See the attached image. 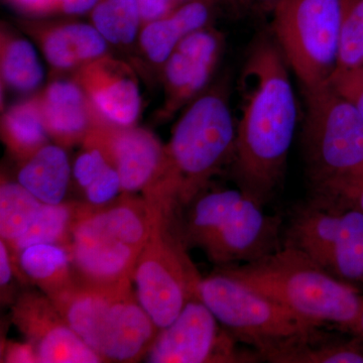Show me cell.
<instances>
[{
  "label": "cell",
  "mask_w": 363,
  "mask_h": 363,
  "mask_svg": "<svg viewBox=\"0 0 363 363\" xmlns=\"http://www.w3.org/2000/svg\"><path fill=\"white\" fill-rule=\"evenodd\" d=\"M76 281L102 289L133 286L142 250L111 238H73L70 248Z\"/></svg>",
  "instance_id": "ac0fdd59"
},
{
  "label": "cell",
  "mask_w": 363,
  "mask_h": 363,
  "mask_svg": "<svg viewBox=\"0 0 363 363\" xmlns=\"http://www.w3.org/2000/svg\"><path fill=\"white\" fill-rule=\"evenodd\" d=\"M286 245L339 279L363 278V212L316 201L301 210Z\"/></svg>",
  "instance_id": "30bf717a"
},
{
  "label": "cell",
  "mask_w": 363,
  "mask_h": 363,
  "mask_svg": "<svg viewBox=\"0 0 363 363\" xmlns=\"http://www.w3.org/2000/svg\"><path fill=\"white\" fill-rule=\"evenodd\" d=\"M18 25L56 71L75 72L108 54V43L92 23L26 20Z\"/></svg>",
  "instance_id": "e0dca14e"
},
{
  "label": "cell",
  "mask_w": 363,
  "mask_h": 363,
  "mask_svg": "<svg viewBox=\"0 0 363 363\" xmlns=\"http://www.w3.org/2000/svg\"><path fill=\"white\" fill-rule=\"evenodd\" d=\"M235 140L225 90L202 93L177 121L156 178L143 197L168 211L191 204L233 157Z\"/></svg>",
  "instance_id": "7a4b0ae2"
},
{
  "label": "cell",
  "mask_w": 363,
  "mask_h": 363,
  "mask_svg": "<svg viewBox=\"0 0 363 363\" xmlns=\"http://www.w3.org/2000/svg\"><path fill=\"white\" fill-rule=\"evenodd\" d=\"M2 362L32 363L39 362L35 350L30 343H9L4 350Z\"/></svg>",
  "instance_id": "e575fe53"
},
{
  "label": "cell",
  "mask_w": 363,
  "mask_h": 363,
  "mask_svg": "<svg viewBox=\"0 0 363 363\" xmlns=\"http://www.w3.org/2000/svg\"><path fill=\"white\" fill-rule=\"evenodd\" d=\"M223 35L208 26L184 38L160 72L164 100L157 118L169 121L202 94L223 52Z\"/></svg>",
  "instance_id": "7c38bea8"
},
{
  "label": "cell",
  "mask_w": 363,
  "mask_h": 363,
  "mask_svg": "<svg viewBox=\"0 0 363 363\" xmlns=\"http://www.w3.org/2000/svg\"><path fill=\"white\" fill-rule=\"evenodd\" d=\"M74 73L72 79L102 119L119 126L136 125L143 100L133 66L107 54Z\"/></svg>",
  "instance_id": "9a60e30c"
},
{
  "label": "cell",
  "mask_w": 363,
  "mask_h": 363,
  "mask_svg": "<svg viewBox=\"0 0 363 363\" xmlns=\"http://www.w3.org/2000/svg\"><path fill=\"white\" fill-rule=\"evenodd\" d=\"M75 203L43 204L28 230L13 245H7L13 262L21 250L35 245H57L68 252L72 243Z\"/></svg>",
  "instance_id": "d4e9b609"
},
{
  "label": "cell",
  "mask_w": 363,
  "mask_h": 363,
  "mask_svg": "<svg viewBox=\"0 0 363 363\" xmlns=\"http://www.w3.org/2000/svg\"><path fill=\"white\" fill-rule=\"evenodd\" d=\"M13 322L35 350L39 362L97 363L102 358L83 341L44 293L21 294Z\"/></svg>",
  "instance_id": "4fadbf2b"
},
{
  "label": "cell",
  "mask_w": 363,
  "mask_h": 363,
  "mask_svg": "<svg viewBox=\"0 0 363 363\" xmlns=\"http://www.w3.org/2000/svg\"><path fill=\"white\" fill-rule=\"evenodd\" d=\"M164 215L136 262L133 281L145 311L160 330L175 321L185 305L198 298L201 277Z\"/></svg>",
  "instance_id": "9c48e42d"
},
{
  "label": "cell",
  "mask_w": 363,
  "mask_h": 363,
  "mask_svg": "<svg viewBox=\"0 0 363 363\" xmlns=\"http://www.w3.org/2000/svg\"><path fill=\"white\" fill-rule=\"evenodd\" d=\"M131 286L102 289L76 281L51 300L104 362H135L149 353L159 328Z\"/></svg>",
  "instance_id": "5b68a950"
},
{
  "label": "cell",
  "mask_w": 363,
  "mask_h": 363,
  "mask_svg": "<svg viewBox=\"0 0 363 363\" xmlns=\"http://www.w3.org/2000/svg\"><path fill=\"white\" fill-rule=\"evenodd\" d=\"M289 67L276 40L253 43L240 80L233 168L240 189L262 206L285 174L298 121Z\"/></svg>",
  "instance_id": "6da1fadb"
},
{
  "label": "cell",
  "mask_w": 363,
  "mask_h": 363,
  "mask_svg": "<svg viewBox=\"0 0 363 363\" xmlns=\"http://www.w3.org/2000/svg\"><path fill=\"white\" fill-rule=\"evenodd\" d=\"M184 238L220 267L252 262L277 250L278 217L240 190L201 193L191 202Z\"/></svg>",
  "instance_id": "8992f818"
},
{
  "label": "cell",
  "mask_w": 363,
  "mask_h": 363,
  "mask_svg": "<svg viewBox=\"0 0 363 363\" xmlns=\"http://www.w3.org/2000/svg\"><path fill=\"white\" fill-rule=\"evenodd\" d=\"M329 85L352 102L363 117V72L360 68L332 78Z\"/></svg>",
  "instance_id": "1f68e13d"
},
{
  "label": "cell",
  "mask_w": 363,
  "mask_h": 363,
  "mask_svg": "<svg viewBox=\"0 0 363 363\" xmlns=\"http://www.w3.org/2000/svg\"><path fill=\"white\" fill-rule=\"evenodd\" d=\"M13 262L6 241H0V285L1 292L9 288L13 276Z\"/></svg>",
  "instance_id": "74e56055"
},
{
  "label": "cell",
  "mask_w": 363,
  "mask_h": 363,
  "mask_svg": "<svg viewBox=\"0 0 363 363\" xmlns=\"http://www.w3.org/2000/svg\"><path fill=\"white\" fill-rule=\"evenodd\" d=\"M84 191L90 205L99 207L109 204L123 192L118 172L108 164Z\"/></svg>",
  "instance_id": "f546056e"
},
{
  "label": "cell",
  "mask_w": 363,
  "mask_h": 363,
  "mask_svg": "<svg viewBox=\"0 0 363 363\" xmlns=\"http://www.w3.org/2000/svg\"><path fill=\"white\" fill-rule=\"evenodd\" d=\"M201 14L192 4H183L159 20L145 23L136 44L142 59L161 72L162 66L182 40L201 30Z\"/></svg>",
  "instance_id": "ffe728a7"
},
{
  "label": "cell",
  "mask_w": 363,
  "mask_h": 363,
  "mask_svg": "<svg viewBox=\"0 0 363 363\" xmlns=\"http://www.w3.org/2000/svg\"><path fill=\"white\" fill-rule=\"evenodd\" d=\"M362 63L363 0H341L337 67L332 78L357 70Z\"/></svg>",
  "instance_id": "83f0119b"
},
{
  "label": "cell",
  "mask_w": 363,
  "mask_h": 363,
  "mask_svg": "<svg viewBox=\"0 0 363 363\" xmlns=\"http://www.w3.org/2000/svg\"><path fill=\"white\" fill-rule=\"evenodd\" d=\"M312 338L296 341L272 351L264 359L279 363H363V354L347 345L311 343Z\"/></svg>",
  "instance_id": "f1b7e54d"
},
{
  "label": "cell",
  "mask_w": 363,
  "mask_h": 363,
  "mask_svg": "<svg viewBox=\"0 0 363 363\" xmlns=\"http://www.w3.org/2000/svg\"><path fill=\"white\" fill-rule=\"evenodd\" d=\"M219 271L320 325H358L363 304L340 279L290 245L243 264Z\"/></svg>",
  "instance_id": "3957f363"
},
{
  "label": "cell",
  "mask_w": 363,
  "mask_h": 363,
  "mask_svg": "<svg viewBox=\"0 0 363 363\" xmlns=\"http://www.w3.org/2000/svg\"><path fill=\"white\" fill-rule=\"evenodd\" d=\"M272 32L304 90L329 85L337 67L341 0H279Z\"/></svg>",
  "instance_id": "ba28073f"
},
{
  "label": "cell",
  "mask_w": 363,
  "mask_h": 363,
  "mask_svg": "<svg viewBox=\"0 0 363 363\" xmlns=\"http://www.w3.org/2000/svg\"><path fill=\"white\" fill-rule=\"evenodd\" d=\"M21 13L30 16H47L55 11V0H6Z\"/></svg>",
  "instance_id": "d590c367"
},
{
  "label": "cell",
  "mask_w": 363,
  "mask_h": 363,
  "mask_svg": "<svg viewBox=\"0 0 363 363\" xmlns=\"http://www.w3.org/2000/svg\"><path fill=\"white\" fill-rule=\"evenodd\" d=\"M198 298L234 337L255 346L264 358L289 344L314 337L321 326L219 269L200 281Z\"/></svg>",
  "instance_id": "52a82bcc"
},
{
  "label": "cell",
  "mask_w": 363,
  "mask_h": 363,
  "mask_svg": "<svg viewBox=\"0 0 363 363\" xmlns=\"http://www.w3.org/2000/svg\"><path fill=\"white\" fill-rule=\"evenodd\" d=\"M38 96L48 135L64 149L82 145L101 119L74 79L55 81Z\"/></svg>",
  "instance_id": "d6986e66"
},
{
  "label": "cell",
  "mask_w": 363,
  "mask_h": 363,
  "mask_svg": "<svg viewBox=\"0 0 363 363\" xmlns=\"http://www.w3.org/2000/svg\"><path fill=\"white\" fill-rule=\"evenodd\" d=\"M90 18L106 42L118 47L135 44L143 26L138 0H98Z\"/></svg>",
  "instance_id": "484cf974"
},
{
  "label": "cell",
  "mask_w": 363,
  "mask_h": 363,
  "mask_svg": "<svg viewBox=\"0 0 363 363\" xmlns=\"http://www.w3.org/2000/svg\"><path fill=\"white\" fill-rule=\"evenodd\" d=\"M71 178V167L64 147L50 145L21 164L18 182L44 204L63 203Z\"/></svg>",
  "instance_id": "44dd1931"
},
{
  "label": "cell",
  "mask_w": 363,
  "mask_h": 363,
  "mask_svg": "<svg viewBox=\"0 0 363 363\" xmlns=\"http://www.w3.org/2000/svg\"><path fill=\"white\" fill-rule=\"evenodd\" d=\"M108 164L99 150L83 145V150L74 164V178L78 185L85 190Z\"/></svg>",
  "instance_id": "4dcf8cb0"
},
{
  "label": "cell",
  "mask_w": 363,
  "mask_h": 363,
  "mask_svg": "<svg viewBox=\"0 0 363 363\" xmlns=\"http://www.w3.org/2000/svg\"><path fill=\"white\" fill-rule=\"evenodd\" d=\"M358 325H359L360 328H362V330L363 332V310L362 313V316H360L359 322H358Z\"/></svg>",
  "instance_id": "60d3db41"
},
{
  "label": "cell",
  "mask_w": 363,
  "mask_h": 363,
  "mask_svg": "<svg viewBox=\"0 0 363 363\" xmlns=\"http://www.w3.org/2000/svg\"><path fill=\"white\" fill-rule=\"evenodd\" d=\"M0 128L2 142L21 164L49 143L38 95L9 107L2 114Z\"/></svg>",
  "instance_id": "603a6c76"
},
{
  "label": "cell",
  "mask_w": 363,
  "mask_h": 363,
  "mask_svg": "<svg viewBox=\"0 0 363 363\" xmlns=\"http://www.w3.org/2000/svg\"><path fill=\"white\" fill-rule=\"evenodd\" d=\"M188 1L191 0H171V11Z\"/></svg>",
  "instance_id": "ab89813d"
},
{
  "label": "cell",
  "mask_w": 363,
  "mask_h": 363,
  "mask_svg": "<svg viewBox=\"0 0 363 363\" xmlns=\"http://www.w3.org/2000/svg\"><path fill=\"white\" fill-rule=\"evenodd\" d=\"M18 266L23 279L33 281L50 298L75 285L70 255L57 245H35L21 250Z\"/></svg>",
  "instance_id": "7402d4cb"
},
{
  "label": "cell",
  "mask_w": 363,
  "mask_h": 363,
  "mask_svg": "<svg viewBox=\"0 0 363 363\" xmlns=\"http://www.w3.org/2000/svg\"><path fill=\"white\" fill-rule=\"evenodd\" d=\"M44 203L18 182L2 180L0 188V234L7 245H13L28 230Z\"/></svg>",
  "instance_id": "4316f807"
},
{
  "label": "cell",
  "mask_w": 363,
  "mask_h": 363,
  "mask_svg": "<svg viewBox=\"0 0 363 363\" xmlns=\"http://www.w3.org/2000/svg\"><path fill=\"white\" fill-rule=\"evenodd\" d=\"M304 94L307 175L317 201L338 204L363 177V117L330 85Z\"/></svg>",
  "instance_id": "277c9868"
},
{
  "label": "cell",
  "mask_w": 363,
  "mask_h": 363,
  "mask_svg": "<svg viewBox=\"0 0 363 363\" xmlns=\"http://www.w3.org/2000/svg\"><path fill=\"white\" fill-rule=\"evenodd\" d=\"M344 201H352L357 205L355 209L363 212V177L353 186L350 192L345 195L340 204H342Z\"/></svg>",
  "instance_id": "f35d334b"
},
{
  "label": "cell",
  "mask_w": 363,
  "mask_h": 363,
  "mask_svg": "<svg viewBox=\"0 0 363 363\" xmlns=\"http://www.w3.org/2000/svg\"><path fill=\"white\" fill-rule=\"evenodd\" d=\"M0 72L2 85L18 92L35 90L44 80L35 47L4 26L0 35Z\"/></svg>",
  "instance_id": "cb8c5ba5"
},
{
  "label": "cell",
  "mask_w": 363,
  "mask_h": 363,
  "mask_svg": "<svg viewBox=\"0 0 363 363\" xmlns=\"http://www.w3.org/2000/svg\"><path fill=\"white\" fill-rule=\"evenodd\" d=\"M84 147L99 150L118 172L123 193L145 190L156 178L164 145L154 133L138 126H119L100 119L86 136Z\"/></svg>",
  "instance_id": "5bb4252c"
},
{
  "label": "cell",
  "mask_w": 363,
  "mask_h": 363,
  "mask_svg": "<svg viewBox=\"0 0 363 363\" xmlns=\"http://www.w3.org/2000/svg\"><path fill=\"white\" fill-rule=\"evenodd\" d=\"M138 4L143 25L159 20L171 13V0H138Z\"/></svg>",
  "instance_id": "d6a6232c"
},
{
  "label": "cell",
  "mask_w": 363,
  "mask_h": 363,
  "mask_svg": "<svg viewBox=\"0 0 363 363\" xmlns=\"http://www.w3.org/2000/svg\"><path fill=\"white\" fill-rule=\"evenodd\" d=\"M164 213L145 197L123 193L104 206L75 203L73 238H111L143 250Z\"/></svg>",
  "instance_id": "2e32d148"
},
{
  "label": "cell",
  "mask_w": 363,
  "mask_h": 363,
  "mask_svg": "<svg viewBox=\"0 0 363 363\" xmlns=\"http://www.w3.org/2000/svg\"><path fill=\"white\" fill-rule=\"evenodd\" d=\"M279 0H224L227 4L238 13L266 14L271 13Z\"/></svg>",
  "instance_id": "836d02e7"
},
{
  "label": "cell",
  "mask_w": 363,
  "mask_h": 363,
  "mask_svg": "<svg viewBox=\"0 0 363 363\" xmlns=\"http://www.w3.org/2000/svg\"><path fill=\"white\" fill-rule=\"evenodd\" d=\"M199 298L185 305L175 321L157 334L149 351L154 363L250 362L240 354L233 336Z\"/></svg>",
  "instance_id": "8fae6325"
},
{
  "label": "cell",
  "mask_w": 363,
  "mask_h": 363,
  "mask_svg": "<svg viewBox=\"0 0 363 363\" xmlns=\"http://www.w3.org/2000/svg\"><path fill=\"white\" fill-rule=\"evenodd\" d=\"M98 0H55L54 13L81 16L90 13Z\"/></svg>",
  "instance_id": "8d00e7d4"
}]
</instances>
